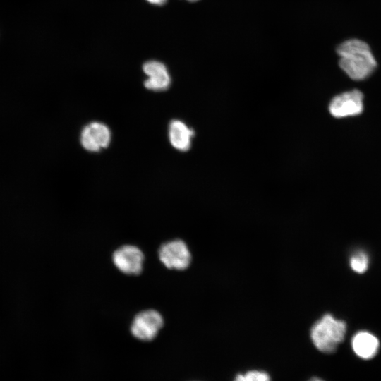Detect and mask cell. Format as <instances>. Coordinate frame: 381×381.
<instances>
[{
	"label": "cell",
	"instance_id": "1",
	"mask_svg": "<svg viewBox=\"0 0 381 381\" xmlns=\"http://www.w3.org/2000/svg\"><path fill=\"white\" fill-rule=\"evenodd\" d=\"M337 52L340 68L352 80L368 78L377 67L370 47L363 40H347L337 47Z\"/></svg>",
	"mask_w": 381,
	"mask_h": 381
},
{
	"label": "cell",
	"instance_id": "2",
	"mask_svg": "<svg viewBox=\"0 0 381 381\" xmlns=\"http://www.w3.org/2000/svg\"><path fill=\"white\" fill-rule=\"evenodd\" d=\"M345 321L327 313L317 320L310 332L315 347L324 353L335 352L338 346L344 340L346 334Z\"/></svg>",
	"mask_w": 381,
	"mask_h": 381
},
{
	"label": "cell",
	"instance_id": "3",
	"mask_svg": "<svg viewBox=\"0 0 381 381\" xmlns=\"http://www.w3.org/2000/svg\"><path fill=\"white\" fill-rule=\"evenodd\" d=\"M158 256L162 264L171 270H186L191 261V254L188 247L183 241L180 239L163 243L159 248Z\"/></svg>",
	"mask_w": 381,
	"mask_h": 381
},
{
	"label": "cell",
	"instance_id": "4",
	"mask_svg": "<svg viewBox=\"0 0 381 381\" xmlns=\"http://www.w3.org/2000/svg\"><path fill=\"white\" fill-rule=\"evenodd\" d=\"M363 108V95L356 89L337 95L329 104V113L338 119L358 116Z\"/></svg>",
	"mask_w": 381,
	"mask_h": 381
},
{
	"label": "cell",
	"instance_id": "5",
	"mask_svg": "<svg viewBox=\"0 0 381 381\" xmlns=\"http://www.w3.org/2000/svg\"><path fill=\"white\" fill-rule=\"evenodd\" d=\"M163 325V318L158 311L146 310L134 317L131 325V332L136 339L148 341L156 337Z\"/></svg>",
	"mask_w": 381,
	"mask_h": 381
},
{
	"label": "cell",
	"instance_id": "6",
	"mask_svg": "<svg viewBox=\"0 0 381 381\" xmlns=\"http://www.w3.org/2000/svg\"><path fill=\"white\" fill-rule=\"evenodd\" d=\"M116 267L128 275H138L143 270L144 254L133 245H124L116 249L112 255Z\"/></svg>",
	"mask_w": 381,
	"mask_h": 381
},
{
	"label": "cell",
	"instance_id": "7",
	"mask_svg": "<svg viewBox=\"0 0 381 381\" xmlns=\"http://www.w3.org/2000/svg\"><path fill=\"white\" fill-rule=\"evenodd\" d=\"M111 133L109 128L99 122H92L82 130L80 143L90 152H98L109 146Z\"/></svg>",
	"mask_w": 381,
	"mask_h": 381
},
{
	"label": "cell",
	"instance_id": "8",
	"mask_svg": "<svg viewBox=\"0 0 381 381\" xmlns=\"http://www.w3.org/2000/svg\"><path fill=\"white\" fill-rule=\"evenodd\" d=\"M143 71L147 76L144 81L145 88L153 91H163L171 85V76L167 66L162 62L151 60L143 65Z\"/></svg>",
	"mask_w": 381,
	"mask_h": 381
},
{
	"label": "cell",
	"instance_id": "9",
	"mask_svg": "<svg viewBox=\"0 0 381 381\" xmlns=\"http://www.w3.org/2000/svg\"><path fill=\"white\" fill-rule=\"evenodd\" d=\"M351 346L353 353L362 360H370L377 353L380 343L373 333L361 330L356 332L351 338Z\"/></svg>",
	"mask_w": 381,
	"mask_h": 381
},
{
	"label": "cell",
	"instance_id": "10",
	"mask_svg": "<svg viewBox=\"0 0 381 381\" xmlns=\"http://www.w3.org/2000/svg\"><path fill=\"white\" fill-rule=\"evenodd\" d=\"M194 131L183 121L173 120L169 126V138L171 145L176 150L185 152L190 147L191 138Z\"/></svg>",
	"mask_w": 381,
	"mask_h": 381
},
{
	"label": "cell",
	"instance_id": "11",
	"mask_svg": "<svg viewBox=\"0 0 381 381\" xmlns=\"http://www.w3.org/2000/svg\"><path fill=\"white\" fill-rule=\"evenodd\" d=\"M369 263V255L363 250L353 252L349 258L350 267L358 274L364 273L368 270Z\"/></svg>",
	"mask_w": 381,
	"mask_h": 381
},
{
	"label": "cell",
	"instance_id": "12",
	"mask_svg": "<svg viewBox=\"0 0 381 381\" xmlns=\"http://www.w3.org/2000/svg\"><path fill=\"white\" fill-rule=\"evenodd\" d=\"M234 381H271V378L267 373L255 370L238 374Z\"/></svg>",
	"mask_w": 381,
	"mask_h": 381
},
{
	"label": "cell",
	"instance_id": "13",
	"mask_svg": "<svg viewBox=\"0 0 381 381\" xmlns=\"http://www.w3.org/2000/svg\"><path fill=\"white\" fill-rule=\"evenodd\" d=\"M148 3L155 5V6H164L167 2V0H146Z\"/></svg>",
	"mask_w": 381,
	"mask_h": 381
},
{
	"label": "cell",
	"instance_id": "14",
	"mask_svg": "<svg viewBox=\"0 0 381 381\" xmlns=\"http://www.w3.org/2000/svg\"><path fill=\"white\" fill-rule=\"evenodd\" d=\"M308 381H325L323 380L322 379L320 378V377H312L310 378V380H308Z\"/></svg>",
	"mask_w": 381,
	"mask_h": 381
},
{
	"label": "cell",
	"instance_id": "15",
	"mask_svg": "<svg viewBox=\"0 0 381 381\" xmlns=\"http://www.w3.org/2000/svg\"><path fill=\"white\" fill-rule=\"evenodd\" d=\"M187 1H197L198 0H187Z\"/></svg>",
	"mask_w": 381,
	"mask_h": 381
}]
</instances>
